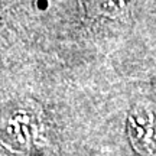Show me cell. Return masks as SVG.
<instances>
[{"label": "cell", "instance_id": "cell-1", "mask_svg": "<svg viewBox=\"0 0 156 156\" xmlns=\"http://www.w3.org/2000/svg\"><path fill=\"white\" fill-rule=\"evenodd\" d=\"M129 136L136 151L145 156H156V106L139 104L129 116Z\"/></svg>", "mask_w": 156, "mask_h": 156}]
</instances>
